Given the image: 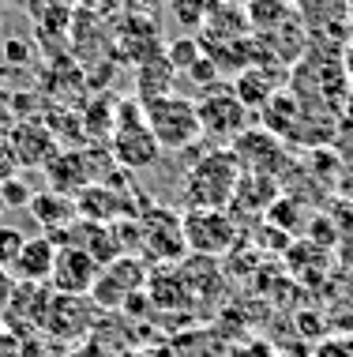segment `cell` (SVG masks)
I'll return each instance as SVG.
<instances>
[{
  "mask_svg": "<svg viewBox=\"0 0 353 357\" xmlns=\"http://www.w3.org/2000/svg\"><path fill=\"white\" fill-rule=\"evenodd\" d=\"M237 185H241V162L230 147H211L188 166L180 199L185 211H230Z\"/></svg>",
  "mask_w": 353,
  "mask_h": 357,
  "instance_id": "obj_1",
  "label": "cell"
},
{
  "mask_svg": "<svg viewBox=\"0 0 353 357\" xmlns=\"http://www.w3.org/2000/svg\"><path fill=\"white\" fill-rule=\"evenodd\" d=\"M139 105H143V121L155 132L162 151H188L203 136L196 117V102L185 98V94H162V98H147Z\"/></svg>",
  "mask_w": 353,
  "mask_h": 357,
  "instance_id": "obj_2",
  "label": "cell"
},
{
  "mask_svg": "<svg viewBox=\"0 0 353 357\" xmlns=\"http://www.w3.org/2000/svg\"><path fill=\"white\" fill-rule=\"evenodd\" d=\"M109 154L120 169H147L158 162V139L143 121V105L139 102H120L117 105V121H113V136H109Z\"/></svg>",
  "mask_w": 353,
  "mask_h": 357,
  "instance_id": "obj_3",
  "label": "cell"
},
{
  "mask_svg": "<svg viewBox=\"0 0 353 357\" xmlns=\"http://www.w3.org/2000/svg\"><path fill=\"white\" fill-rule=\"evenodd\" d=\"M185 229V248L196 259H218L230 256L241 241V226L230 211H185L180 215Z\"/></svg>",
  "mask_w": 353,
  "mask_h": 357,
  "instance_id": "obj_4",
  "label": "cell"
},
{
  "mask_svg": "<svg viewBox=\"0 0 353 357\" xmlns=\"http://www.w3.org/2000/svg\"><path fill=\"white\" fill-rule=\"evenodd\" d=\"M132 229H136V252L143 248V252L150 259H158V264H177V259L188 256L185 229H180L177 211L147 204L136 218H132Z\"/></svg>",
  "mask_w": 353,
  "mask_h": 357,
  "instance_id": "obj_5",
  "label": "cell"
},
{
  "mask_svg": "<svg viewBox=\"0 0 353 357\" xmlns=\"http://www.w3.org/2000/svg\"><path fill=\"white\" fill-rule=\"evenodd\" d=\"M113 166H117L113 154H109V158H102V151H94V147H83V151L79 147H61L53 154V162L45 166V181H49L53 192L75 199L83 188L98 185Z\"/></svg>",
  "mask_w": 353,
  "mask_h": 357,
  "instance_id": "obj_6",
  "label": "cell"
},
{
  "mask_svg": "<svg viewBox=\"0 0 353 357\" xmlns=\"http://www.w3.org/2000/svg\"><path fill=\"white\" fill-rule=\"evenodd\" d=\"M102 308L91 301V297H75V294H49V305H45L42 316V335L61 346L83 342L94 331Z\"/></svg>",
  "mask_w": 353,
  "mask_h": 357,
  "instance_id": "obj_7",
  "label": "cell"
},
{
  "mask_svg": "<svg viewBox=\"0 0 353 357\" xmlns=\"http://www.w3.org/2000/svg\"><path fill=\"white\" fill-rule=\"evenodd\" d=\"M196 117H199V132H203L207 139L226 143V147H230L241 132H248L244 102L237 98L233 91H226V86H211V91L196 102Z\"/></svg>",
  "mask_w": 353,
  "mask_h": 357,
  "instance_id": "obj_8",
  "label": "cell"
},
{
  "mask_svg": "<svg viewBox=\"0 0 353 357\" xmlns=\"http://www.w3.org/2000/svg\"><path fill=\"white\" fill-rule=\"evenodd\" d=\"M147 286V267L139 264V256H117L98 271V282L91 289V301L98 308H128L136 301V294Z\"/></svg>",
  "mask_w": 353,
  "mask_h": 357,
  "instance_id": "obj_9",
  "label": "cell"
},
{
  "mask_svg": "<svg viewBox=\"0 0 353 357\" xmlns=\"http://www.w3.org/2000/svg\"><path fill=\"white\" fill-rule=\"evenodd\" d=\"M233 158L241 162V173H260V177H274L279 181L285 166H290V154H285L282 139L267 128H248L233 139Z\"/></svg>",
  "mask_w": 353,
  "mask_h": 357,
  "instance_id": "obj_10",
  "label": "cell"
},
{
  "mask_svg": "<svg viewBox=\"0 0 353 357\" xmlns=\"http://www.w3.org/2000/svg\"><path fill=\"white\" fill-rule=\"evenodd\" d=\"M4 143L12 147L15 154V162H19V169H45L53 162V154L61 151V143L53 139V132L45 128L38 117L31 121H12L4 132Z\"/></svg>",
  "mask_w": 353,
  "mask_h": 357,
  "instance_id": "obj_11",
  "label": "cell"
},
{
  "mask_svg": "<svg viewBox=\"0 0 353 357\" xmlns=\"http://www.w3.org/2000/svg\"><path fill=\"white\" fill-rule=\"evenodd\" d=\"M49 294H53L49 286L15 282L4 301V331H12L15 339L42 335V316H45V305H49Z\"/></svg>",
  "mask_w": 353,
  "mask_h": 357,
  "instance_id": "obj_12",
  "label": "cell"
},
{
  "mask_svg": "<svg viewBox=\"0 0 353 357\" xmlns=\"http://www.w3.org/2000/svg\"><path fill=\"white\" fill-rule=\"evenodd\" d=\"M102 264L94 256H87L75 245H56V259H53V275H49V289L53 294H75V297H91L94 282H98Z\"/></svg>",
  "mask_w": 353,
  "mask_h": 357,
  "instance_id": "obj_13",
  "label": "cell"
},
{
  "mask_svg": "<svg viewBox=\"0 0 353 357\" xmlns=\"http://www.w3.org/2000/svg\"><path fill=\"white\" fill-rule=\"evenodd\" d=\"M304 34H346L350 31V0H290Z\"/></svg>",
  "mask_w": 353,
  "mask_h": 357,
  "instance_id": "obj_14",
  "label": "cell"
},
{
  "mask_svg": "<svg viewBox=\"0 0 353 357\" xmlns=\"http://www.w3.org/2000/svg\"><path fill=\"white\" fill-rule=\"evenodd\" d=\"M282 199V181L274 177H260V173H241V185L233 192L230 215L233 218H252V215H267L274 204Z\"/></svg>",
  "mask_w": 353,
  "mask_h": 357,
  "instance_id": "obj_15",
  "label": "cell"
},
{
  "mask_svg": "<svg viewBox=\"0 0 353 357\" xmlns=\"http://www.w3.org/2000/svg\"><path fill=\"white\" fill-rule=\"evenodd\" d=\"M53 259H56V241L49 234L26 237L23 252L12 264V278L15 282H34V286H49L53 275Z\"/></svg>",
  "mask_w": 353,
  "mask_h": 357,
  "instance_id": "obj_16",
  "label": "cell"
},
{
  "mask_svg": "<svg viewBox=\"0 0 353 357\" xmlns=\"http://www.w3.org/2000/svg\"><path fill=\"white\" fill-rule=\"evenodd\" d=\"M26 211L34 215V222H42V226L49 229V237H61L64 229L79 218V215H75V199L72 196H61V192H53V188L34 192L31 204H26Z\"/></svg>",
  "mask_w": 353,
  "mask_h": 357,
  "instance_id": "obj_17",
  "label": "cell"
},
{
  "mask_svg": "<svg viewBox=\"0 0 353 357\" xmlns=\"http://www.w3.org/2000/svg\"><path fill=\"white\" fill-rule=\"evenodd\" d=\"M297 121H301V105L290 91H274L271 98L263 102V128L274 132L279 139L290 136V132L297 128Z\"/></svg>",
  "mask_w": 353,
  "mask_h": 357,
  "instance_id": "obj_18",
  "label": "cell"
},
{
  "mask_svg": "<svg viewBox=\"0 0 353 357\" xmlns=\"http://www.w3.org/2000/svg\"><path fill=\"white\" fill-rule=\"evenodd\" d=\"M290 0H244V19L252 26H260L263 34L279 31V26L290 19Z\"/></svg>",
  "mask_w": 353,
  "mask_h": 357,
  "instance_id": "obj_19",
  "label": "cell"
},
{
  "mask_svg": "<svg viewBox=\"0 0 353 357\" xmlns=\"http://www.w3.org/2000/svg\"><path fill=\"white\" fill-rule=\"evenodd\" d=\"M79 121H83V128H87V136L109 139L113 136V121H117V105H113V98H98Z\"/></svg>",
  "mask_w": 353,
  "mask_h": 357,
  "instance_id": "obj_20",
  "label": "cell"
},
{
  "mask_svg": "<svg viewBox=\"0 0 353 357\" xmlns=\"http://www.w3.org/2000/svg\"><path fill=\"white\" fill-rule=\"evenodd\" d=\"M279 91L274 83H267V79H260V75H252V72H241V79H237V98L244 102V109H252V105H260L263 109V102L271 98V94Z\"/></svg>",
  "mask_w": 353,
  "mask_h": 357,
  "instance_id": "obj_21",
  "label": "cell"
},
{
  "mask_svg": "<svg viewBox=\"0 0 353 357\" xmlns=\"http://www.w3.org/2000/svg\"><path fill=\"white\" fill-rule=\"evenodd\" d=\"M23 245H26V237L19 234L15 226H0V267H4V271H12V264L19 259V252H23Z\"/></svg>",
  "mask_w": 353,
  "mask_h": 357,
  "instance_id": "obj_22",
  "label": "cell"
},
{
  "mask_svg": "<svg viewBox=\"0 0 353 357\" xmlns=\"http://www.w3.org/2000/svg\"><path fill=\"white\" fill-rule=\"evenodd\" d=\"M31 185H26L23 177H12V181H4V185H0V207H26L31 204Z\"/></svg>",
  "mask_w": 353,
  "mask_h": 357,
  "instance_id": "obj_23",
  "label": "cell"
},
{
  "mask_svg": "<svg viewBox=\"0 0 353 357\" xmlns=\"http://www.w3.org/2000/svg\"><path fill=\"white\" fill-rule=\"evenodd\" d=\"M166 61H169V68H192V64L199 61L196 42H192V38H180V42L173 45V50L166 53Z\"/></svg>",
  "mask_w": 353,
  "mask_h": 357,
  "instance_id": "obj_24",
  "label": "cell"
},
{
  "mask_svg": "<svg viewBox=\"0 0 353 357\" xmlns=\"http://www.w3.org/2000/svg\"><path fill=\"white\" fill-rule=\"evenodd\" d=\"M12 177H19V162H15L12 147L4 143V136H0V185H4V181H12Z\"/></svg>",
  "mask_w": 353,
  "mask_h": 357,
  "instance_id": "obj_25",
  "label": "cell"
},
{
  "mask_svg": "<svg viewBox=\"0 0 353 357\" xmlns=\"http://www.w3.org/2000/svg\"><path fill=\"white\" fill-rule=\"evenodd\" d=\"M0 357H23V339H15L12 331H0Z\"/></svg>",
  "mask_w": 353,
  "mask_h": 357,
  "instance_id": "obj_26",
  "label": "cell"
},
{
  "mask_svg": "<svg viewBox=\"0 0 353 357\" xmlns=\"http://www.w3.org/2000/svg\"><path fill=\"white\" fill-rule=\"evenodd\" d=\"M12 286H15V278H12V271H4V267H0V308H4V301H8V294H12Z\"/></svg>",
  "mask_w": 353,
  "mask_h": 357,
  "instance_id": "obj_27",
  "label": "cell"
},
{
  "mask_svg": "<svg viewBox=\"0 0 353 357\" xmlns=\"http://www.w3.org/2000/svg\"><path fill=\"white\" fill-rule=\"evenodd\" d=\"M4 56H8V61H26V45H19V42H8Z\"/></svg>",
  "mask_w": 353,
  "mask_h": 357,
  "instance_id": "obj_28",
  "label": "cell"
},
{
  "mask_svg": "<svg viewBox=\"0 0 353 357\" xmlns=\"http://www.w3.org/2000/svg\"><path fill=\"white\" fill-rule=\"evenodd\" d=\"M350 19H353V0H350Z\"/></svg>",
  "mask_w": 353,
  "mask_h": 357,
  "instance_id": "obj_29",
  "label": "cell"
},
{
  "mask_svg": "<svg viewBox=\"0 0 353 357\" xmlns=\"http://www.w3.org/2000/svg\"><path fill=\"white\" fill-rule=\"evenodd\" d=\"M0 132H4V128H0Z\"/></svg>",
  "mask_w": 353,
  "mask_h": 357,
  "instance_id": "obj_30",
  "label": "cell"
}]
</instances>
